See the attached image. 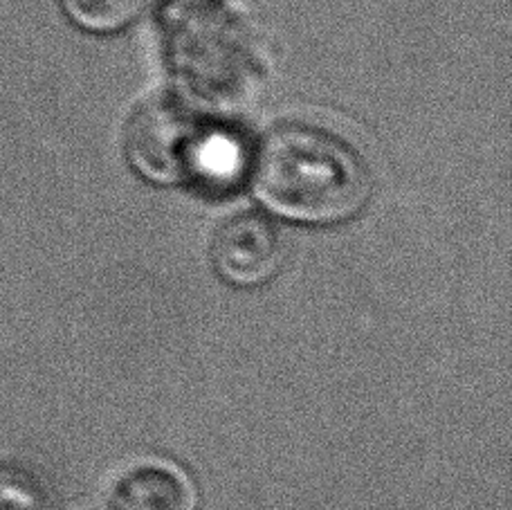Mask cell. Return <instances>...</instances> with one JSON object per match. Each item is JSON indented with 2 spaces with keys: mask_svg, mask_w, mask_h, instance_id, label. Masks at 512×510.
Listing matches in <instances>:
<instances>
[{
  "mask_svg": "<svg viewBox=\"0 0 512 510\" xmlns=\"http://www.w3.org/2000/svg\"><path fill=\"white\" fill-rule=\"evenodd\" d=\"M126 151L144 178L160 185L194 182L225 189L241 176L234 135L200 120L178 99H153L133 117Z\"/></svg>",
  "mask_w": 512,
  "mask_h": 510,
  "instance_id": "3957f363",
  "label": "cell"
},
{
  "mask_svg": "<svg viewBox=\"0 0 512 510\" xmlns=\"http://www.w3.org/2000/svg\"><path fill=\"white\" fill-rule=\"evenodd\" d=\"M0 510H54L45 481L21 463L0 461Z\"/></svg>",
  "mask_w": 512,
  "mask_h": 510,
  "instance_id": "52a82bcc",
  "label": "cell"
},
{
  "mask_svg": "<svg viewBox=\"0 0 512 510\" xmlns=\"http://www.w3.org/2000/svg\"><path fill=\"white\" fill-rule=\"evenodd\" d=\"M113 510H196V493L180 468L146 461L128 468L111 490Z\"/></svg>",
  "mask_w": 512,
  "mask_h": 510,
  "instance_id": "5b68a950",
  "label": "cell"
},
{
  "mask_svg": "<svg viewBox=\"0 0 512 510\" xmlns=\"http://www.w3.org/2000/svg\"><path fill=\"white\" fill-rule=\"evenodd\" d=\"M164 43L180 86L214 106L245 102L259 68L245 30L221 0H169Z\"/></svg>",
  "mask_w": 512,
  "mask_h": 510,
  "instance_id": "7a4b0ae2",
  "label": "cell"
},
{
  "mask_svg": "<svg viewBox=\"0 0 512 510\" xmlns=\"http://www.w3.org/2000/svg\"><path fill=\"white\" fill-rule=\"evenodd\" d=\"M288 245L268 214L241 212L218 227L212 259L218 277L232 286L256 288L272 281L286 263Z\"/></svg>",
  "mask_w": 512,
  "mask_h": 510,
  "instance_id": "277c9868",
  "label": "cell"
},
{
  "mask_svg": "<svg viewBox=\"0 0 512 510\" xmlns=\"http://www.w3.org/2000/svg\"><path fill=\"white\" fill-rule=\"evenodd\" d=\"M254 194L268 212L304 225H337L360 214L371 176L351 144L308 124H283L261 142Z\"/></svg>",
  "mask_w": 512,
  "mask_h": 510,
  "instance_id": "6da1fadb",
  "label": "cell"
},
{
  "mask_svg": "<svg viewBox=\"0 0 512 510\" xmlns=\"http://www.w3.org/2000/svg\"><path fill=\"white\" fill-rule=\"evenodd\" d=\"M72 23L90 32H115L133 23L149 0H59Z\"/></svg>",
  "mask_w": 512,
  "mask_h": 510,
  "instance_id": "8992f818",
  "label": "cell"
}]
</instances>
